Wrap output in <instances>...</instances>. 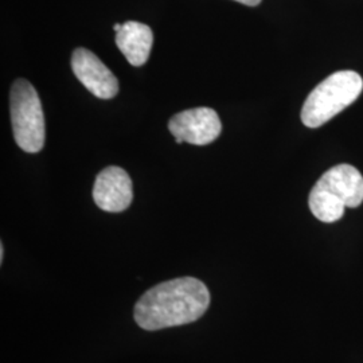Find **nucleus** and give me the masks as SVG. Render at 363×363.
Segmentation results:
<instances>
[{
	"label": "nucleus",
	"mask_w": 363,
	"mask_h": 363,
	"mask_svg": "<svg viewBox=\"0 0 363 363\" xmlns=\"http://www.w3.org/2000/svg\"><path fill=\"white\" fill-rule=\"evenodd\" d=\"M363 202L362 174L350 164H337L325 172L311 190L308 205L322 222L340 220L346 208H358Z\"/></svg>",
	"instance_id": "f03ea898"
},
{
	"label": "nucleus",
	"mask_w": 363,
	"mask_h": 363,
	"mask_svg": "<svg viewBox=\"0 0 363 363\" xmlns=\"http://www.w3.org/2000/svg\"><path fill=\"white\" fill-rule=\"evenodd\" d=\"M3 257H4V247H3V244L0 245V261L3 262Z\"/></svg>",
	"instance_id": "9d476101"
},
{
	"label": "nucleus",
	"mask_w": 363,
	"mask_h": 363,
	"mask_svg": "<svg viewBox=\"0 0 363 363\" xmlns=\"http://www.w3.org/2000/svg\"><path fill=\"white\" fill-rule=\"evenodd\" d=\"M73 72L81 84L99 99H113L118 91L115 74L91 50L79 48L72 55Z\"/></svg>",
	"instance_id": "423d86ee"
},
{
	"label": "nucleus",
	"mask_w": 363,
	"mask_h": 363,
	"mask_svg": "<svg viewBox=\"0 0 363 363\" xmlns=\"http://www.w3.org/2000/svg\"><path fill=\"white\" fill-rule=\"evenodd\" d=\"M363 91V79L357 72L340 70L322 81L307 97L301 121L308 128H319L350 106Z\"/></svg>",
	"instance_id": "7ed1b4c3"
},
{
	"label": "nucleus",
	"mask_w": 363,
	"mask_h": 363,
	"mask_svg": "<svg viewBox=\"0 0 363 363\" xmlns=\"http://www.w3.org/2000/svg\"><path fill=\"white\" fill-rule=\"evenodd\" d=\"M133 198L132 181L125 169L111 166L103 169L94 182L93 199L108 213H120L130 208Z\"/></svg>",
	"instance_id": "0eeeda50"
},
{
	"label": "nucleus",
	"mask_w": 363,
	"mask_h": 363,
	"mask_svg": "<svg viewBox=\"0 0 363 363\" xmlns=\"http://www.w3.org/2000/svg\"><path fill=\"white\" fill-rule=\"evenodd\" d=\"M13 139L26 152L35 154L45 145V116L38 93L26 79H16L10 94Z\"/></svg>",
	"instance_id": "20e7f679"
},
{
	"label": "nucleus",
	"mask_w": 363,
	"mask_h": 363,
	"mask_svg": "<svg viewBox=\"0 0 363 363\" xmlns=\"http://www.w3.org/2000/svg\"><path fill=\"white\" fill-rule=\"evenodd\" d=\"M121 26H123V25H120V23H116V25H115V27H113V28H115V31H116V33H118V31H120V30H121Z\"/></svg>",
	"instance_id": "9b49d317"
},
{
	"label": "nucleus",
	"mask_w": 363,
	"mask_h": 363,
	"mask_svg": "<svg viewBox=\"0 0 363 363\" xmlns=\"http://www.w3.org/2000/svg\"><path fill=\"white\" fill-rule=\"evenodd\" d=\"M210 294L195 277H179L152 286L135 306V320L147 331H156L198 320L208 308Z\"/></svg>",
	"instance_id": "f257e3e1"
},
{
	"label": "nucleus",
	"mask_w": 363,
	"mask_h": 363,
	"mask_svg": "<svg viewBox=\"0 0 363 363\" xmlns=\"http://www.w3.org/2000/svg\"><path fill=\"white\" fill-rule=\"evenodd\" d=\"M169 130L178 144L206 145L220 136L222 124L214 109L202 106L183 111L171 117Z\"/></svg>",
	"instance_id": "39448f33"
},
{
	"label": "nucleus",
	"mask_w": 363,
	"mask_h": 363,
	"mask_svg": "<svg viewBox=\"0 0 363 363\" xmlns=\"http://www.w3.org/2000/svg\"><path fill=\"white\" fill-rule=\"evenodd\" d=\"M235 1L242 3V4L249 6V7H256V6H259V3H261V0H235Z\"/></svg>",
	"instance_id": "1a4fd4ad"
},
{
	"label": "nucleus",
	"mask_w": 363,
	"mask_h": 363,
	"mask_svg": "<svg viewBox=\"0 0 363 363\" xmlns=\"http://www.w3.org/2000/svg\"><path fill=\"white\" fill-rule=\"evenodd\" d=\"M152 43V30L140 22H125L116 33V45L130 65H144L150 57Z\"/></svg>",
	"instance_id": "6e6552de"
}]
</instances>
